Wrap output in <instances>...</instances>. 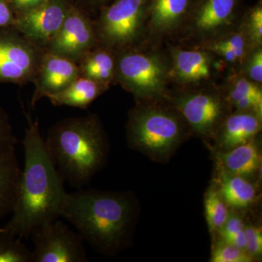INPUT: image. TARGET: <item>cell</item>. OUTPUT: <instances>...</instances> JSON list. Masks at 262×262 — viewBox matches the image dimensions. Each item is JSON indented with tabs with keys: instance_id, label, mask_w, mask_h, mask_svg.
<instances>
[{
	"instance_id": "obj_1",
	"label": "cell",
	"mask_w": 262,
	"mask_h": 262,
	"mask_svg": "<svg viewBox=\"0 0 262 262\" xmlns=\"http://www.w3.org/2000/svg\"><path fill=\"white\" fill-rule=\"evenodd\" d=\"M27 127L22 144L24 168L21 170L18 194L12 217L0 228V235L24 238L33 231L61 217L67 192L46 149L39 120L24 111Z\"/></svg>"
},
{
	"instance_id": "obj_2",
	"label": "cell",
	"mask_w": 262,
	"mask_h": 262,
	"mask_svg": "<svg viewBox=\"0 0 262 262\" xmlns=\"http://www.w3.org/2000/svg\"><path fill=\"white\" fill-rule=\"evenodd\" d=\"M135 215L129 193L79 189L67 193L61 217L101 254L114 255L127 244Z\"/></svg>"
},
{
	"instance_id": "obj_3",
	"label": "cell",
	"mask_w": 262,
	"mask_h": 262,
	"mask_svg": "<svg viewBox=\"0 0 262 262\" xmlns=\"http://www.w3.org/2000/svg\"><path fill=\"white\" fill-rule=\"evenodd\" d=\"M45 143L62 178L78 189L89 184L108 155L107 136L96 114L59 120Z\"/></svg>"
},
{
	"instance_id": "obj_4",
	"label": "cell",
	"mask_w": 262,
	"mask_h": 262,
	"mask_svg": "<svg viewBox=\"0 0 262 262\" xmlns=\"http://www.w3.org/2000/svg\"><path fill=\"white\" fill-rule=\"evenodd\" d=\"M115 84L132 94L136 102L168 99L172 89L165 42H145L117 52Z\"/></svg>"
},
{
	"instance_id": "obj_5",
	"label": "cell",
	"mask_w": 262,
	"mask_h": 262,
	"mask_svg": "<svg viewBox=\"0 0 262 262\" xmlns=\"http://www.w3.org/2000/svg\"><path fill=\"white\" fill-rule=\"evenodd\" d=\"M189 130L167 100L136 102L126 125L129 146L155 158L171 154Z\"/></svg>"
},
{
	"instance_id": "obj_6",
	"label": "cell",
	"mask_w": 262,
	"mask_h": 262,
	"mask_svg": "<svg viewBox=\"0 0 262 262\" xmlns=\"http://www.w3.org/2000/svg\"><path fill=\"white\" fill-rule=\"evenodd\" d=\"M151 0H114L94 19L98 45L115 52L146 42Z\"/></svg>"
},
{
	"instance_id": "obj_7",
	"label": "cell",
	"mask_w": 262,
	"mask_h": 262,
	"mask_svg": "<svg viewBox=\"0 0 262 262\" xmlns=\"http://www.w3.org/2000/svg\"><path fill=\"white\" fill-rule=\"evenodd\" d=\"M246 8L244 0H194L182 28L170 42L196 47L223 37L239 27Z\"/></svg>"
},
{
	"instance_id": "obj_8",
	"label": "cell",
	"mask_w": 262,
	"mask_h": 262,
	"mask_svg": "<svg viewBox=\"0 0 262 262\" xmlns=\"http://www.w3.org/2000/svg\"><path fill=\"white\" fill-rule=\"evenodd\" d=\"M167 101L178 112L189 130L203 137H214L225 117L232 112L217 82L171 89Z\"/></svg>"
},
{
	"instance_id": "obj_9",
	"label": "cell",
	"mask_w": 262,
	"mask_h": 262,
	"mask_svg": "<svg viewBox=\"0 0 262 262\" xmlns=\"http://www.w3.org/2000/svg\"><path fill=\"white\" fill-rule=\"evenodd\" d=\"M170 63V82L175 89H189L213 83L225 75V63L211 52L198 47L165 42Z\"/></svg>"
},
{
	"instance_id": "obj_10",
	"label": "cell",
	"mask_w": 262,
	"mask_h": 262,
	"mask_svg": "<svg viewBox=\"0 0 262 262\" xmlns=\"http://www.w3.org/2000/svg\"><path fill=\"white\" fill-rule=\"evenodd\" d=\"M45 52L13 27L0 29V83H32Z\"/></svg>"
},
{
	"instance_id": "obj_11",
	"label": "cell",
	"mask_w": 262,
	"mask_h": 262,
	"mask_svg": "<svg viewBox=\"0 0 262 262\" xmlns=\"http://www.w3.org/2000/svg\"><path fill=\"white\" fill-rule=\"evenodd\" d=\"M31 235L34 244L33 262L89 261L80 234L61 221L40 226Z\"/></svg>"
},
{
	"instance_id": "obj_12",
	"label": "cell",
	"mask_w": 262,
	"mask_h": 262,
	"mask_svg": "<svg viewBox=\"0 0 262 262\" xmlns=\"http://www.w3.org/2000/svg\"><path fill=\"white\" fill-rule=\"evenodd\" d=\"M98 45L93 17L73 4L45 51L77 63Z\"/></svg>"
},
{
	"instance_id": "obj_13",
	"label": "cell",
	"mask_w": 262,
	"mask_h": 262,
	"mask_svg": "<svg viewBox=\"0 0 262 262\" xmlns=\"http://www.w3.org/2000/svg\"><path fill=\"white\" fill-rule=\"evenodd\" d=\"M74 0H48L15 15L13 27L37 47L46 50L61 28Z\"/></svg>"
},
{
	"instance_id": "obj_14",
	"label": "cell",
	"mask_w": 262,
	"mask_h": 262,
	"mask_svg": "<svg viewBox=\"0 0 262 262\" xmlns=\"http://www.w3.org/2000/svg\"><path fill=\"white\" fill-rule=\"evenodd\" d=\"M194 0H151L146 42L163 44L177 34L190 12Z\"/></svg>"
},
{
	"instance_id": "obj_15",
	"label": "cell",
	"mask_w": 262,
	"mask_h": 262,
	"mask_svg": "<svg viewBox=\"0 0 262 262\" xmlns=\"http://www.w3.org/2000/svg\"><path fill=\"white\" fill-rule=\"evenodd\" d=\"M80 77L78 66L75 62L45 52L32 82L34 84L31 101L32 107L42 98L61 92Z\"/></svg>"
},
{
	"instance_id": "obj_16",
	"label": "cell",
	"mask_w": 262,
	"mask_h": 262,
	"mask_svg": "<svg viewBox=\"0 0 262 262\" xmlns=\"http://www.w3.org/2000/svg\"><path fill=\"white\" fill-rule=\"evenodd\" d=\"M261 127V115L251 111H232L221 123L214 138L221 150L226 151L257 137Z\"/></svg>"
},
{
	"instance_id": "obj_17",
	"label": "cell",
	"mask_w": 262,
	"mask_h": 262,
	"mask_svg": "<svg viewBox=\"0 0 262 262\" xmlns=\"http://www.w3.org/2000/svg\"><path fill=\"white\" fill-rule=\"evenodd\" d=\"M232 111H251L262 116V85L237 70L228 71L220 84Z\"/></svg>"
},
{
	"instance_id": "obj_18",
	"label": "cell",
	"mask_w": 262,
	"mask_h": 262,
	"mask_svg": "<svg viewBox=\"0 0 262 262\" xmlns=\"http://www.w3.org/2000/svg\"><path fill=\"white\" fill-rule=\"evenodd\" d=\"M211 52L228 71L238 70L253 49L242 24L223 37L196 46ZM227 71V72H228Z\"/></svg>"
},
{
	"instance_id": "obj_19",
	"label": "cell",
	"mask_w": 262,
	"mask_h": 262,
	"mask_svg": "<svg viewBox=\"0 0 262 262\" xmlns=\"http://www.w3.org/2000/svg\"><path fill=\"white\" fill-rule=\"evenodd\" d=\"M21 169L17 158L15 145L0 149V221L14 208L18 194Z\"/></svg>"
},
{
	"instance_id": "obj_20",
	"label": "cell",
	"mask_w": 262,
	"mask_h": 262,
	"mask_svg": "<svg viewBox=\"0 0 262 262\" xmlns=\"http://www.w3.org/2000/svg\"><path fill=\"white\" fill-rule=\"evenodd\" d=\"M217 157L223 173L246 178L257 172L261 160L256 137L246 144L221 151Z\"/></svg>"
},
{
	"instance_id": "obj_21",
	"label": "cell",
	"mask_w": 262,
	"mask_h": 262,
	"mask_svg": "<svg viewBox=\"0 0 262 262\" xmlns=\"http://www.w3.org/2000/svg\"><path fill=\"white\" fill-rule=\"evenodd\" d=\"M81 77L110 88L115 84L117 52L98 45L77 62Z\"/></svg>"
},
{
	"instance_id": "obj_22",
	"label": "cell",
	"mask_w": 262,
	"mask_h": 262,
	"mask_svg": "<svg viewBox=\"0 0 262 262\" xmlns=\"http://www.w3.org/2000/svg\"><path fill=\"white\" fill-rule=\"evenodd\" d=\"M110 88L96 81L80 77L64 90L48 97L53 106H67L84 110Z\"/></svg>"
},
{
	"instance_id": "obj_23",
	"label": "cell",
	"mask_w": 262,
	"mask_h": 262,
	"mask_svg": "<svg viewBox=\"0 0 262 262\" xmlns=\"http://www.w3.org/2000/svg\"><path fill=\"white\" fill-rule=\"evenodd\" d=\"M220 184L221 195L227 206L234 209L249 208L257 195L254 184L246 177L222 173Z\"/></svg>"
},
{
	"instance_id": "obj_24",
	"label": "cell",
	"mask_w": 262,
	"mask_h": 262,
	"mask_svg": "<svg viewBox=\"0 0 262 262\" xmlns=\"http://www.w3.org/2000/svg\"><path fill=\"white\" fill-rule=\"evenodd\" d=\"M204 207L206 222L210 231L212 233H219L230 212L219 189L214 186L210 188L206 192Z\"/></svg>"
},
{
	"instance_id": "obj_25",
	"label": "cell",
	"mask_w": 262,
	"mask_h": 262,
	"mask_svg": "<svg viewBox=\"0 0 262 262\" xmlns=\"http://www.w3.org/2000/svg\"><path fill=\"white\" fill-rule=\"evenodd\" d=\"M241 24L253 49L262 47V0L246 8Z\"/></svg>"
},
{
	"instance_id": "obj_26",
	"label": "cell",
	"mask_w": 262,
	"mask_h": 262,
	"mask_svg": "<svg viewBox=\"0 0 262 262\" xmlns=\"http://www.w3.org/2000/svg\"><path fill=\"white\" fill-rule=\"evenodd\" d=\"M0 262H33L32 251L17 237L0 235Z\"/></svg>"
},
{
	"instance_id": "obj_27",
	"label": "cell",
	"mask_w": 262,
	"mask_h": 262,
	"mask_svg": "<svg viewBox=\"0 0 262 262\" xmlns=\"http://www.w3.org/2000/svg\"><path fill=\"white\" fill-rule=\"evenodd\" d=\"M253 258L245 250L235 247L221 239L212 250V262H251Z\"/></svg>"
},
{
	"instance_id": "obj_28",
	"label": "cell",
	"mask_w": 262,
	"mask_h": 262,
	"mask_svg": "<svg viewBox=\"0 0 262 262\" xmlns=\"http://www.w3.org/2000/svg\"><path fill=\"white\" fill-rule=\"evenodd\" d=\"M237 71L248 80L262 85V47L253 50Z\"/></svg>"
},
{
	"instance_id": "obj_29",
	"label": "cell",
	"mask_w": 262,
	"mask_h": 262,
	"mask_svg": "<svg viewBox=\"0 0 262 262\" xmlns=\"http://www.w3.org/2000/svg\"><path fill=\"white\" fill-rule=\"evenodd\" d=\"M246 252L253 259L259 258L262 255V229L259 226L245 223Z\"/></svg>"
},
{
	"instance_id": "obj_30",
	"label": "cell",
	"mask_w": 262,
	"mask_h": 262,
	"mask_svg": "<svg viewBox=\"0 0 262 262\" xmlns=\"http://www.w3.org/2000/svg\"><path fill=\"white\" fill-rule=\"evenodd\" d=\"M244 227L245 222L241 215L229 213L228 218L219 233L224 241L231 244L236 237L244 233Z\"/></svg>"
},
{
	"instance_id": "obj_31",
	"label": "cell",
	"mask_w": 262,
	"mask_h": 262,
	"mask_svg": "<svg viewBox=\"0 0 262 262\" xmlns=\"http://www.w3.org/2000/svg\"><path fill=\"white\" fill-rule=\"evenodd\" d=\"M17 142L18 141L13 134L9 115L0 106V149L12 144L16 145Z\"/></svg>"
},
{
	"instance_id": "obj_32",
	"label": "cell",
	"mask_w": 262,
	"mask_h": 262,
	"mask_svg": "<svg viewBox=\"0 0 262 262\" xmlns=\"http://www.w3.org/2000/svg\"><path fill=\"white\" fill-rule=\"evenodd\" d=\"M114 0H74V4L94 17L103 7Z\"/></svg>"
},
{
	"instance_id": "obj_33",
	"label": "cell",
	"mask_w": 262,
	"mask_h": 262,
	"mask_svg": "<svg viewBox=\"0 0 262 262\" xmlns=\"http://www.w3.org/2000/svg\"><path fill=\"white\" fill-rule=\"evenodd\" d=\"M15 15L22 14L37 8L48 0H8Z\"/></svg>"
},
{
	"instance_id": "obj_34",
	"label": "cell",
	"mask_w": 262,
	"mask_h": 262,
	"mask_svg": "<svg viewBox=\"0 0 262 262\" xmlns=\"http://www.w3.org/2000/svg\"><path fill=\"white\" fill-rule=\"evenodd\" d=\"M15 15L8 0H0V29L13 27Z\"/></svg>"
}]
</instances>
